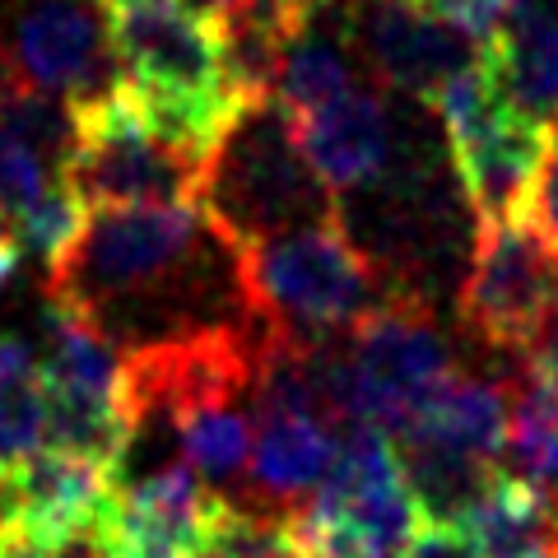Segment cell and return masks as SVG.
<instances>
[{
  "mask_svg": "<svg viewBox=\"0 0 558 558\" xmlns=\"http://www.w3.org/2000/svg\"><path fill=\"white\" fill-rule=\"evenodd\" d=\"M344 354V418L349 428L368 424L396 438L414 424V414L442 391L457 373L451 340L428 299L396 293L368 322H359L340 340Z\"/></svg>",
  "mask_w": 558,
  "mask_h": 558,
  "instance_id": "obj_6",
  "label": "cell"
},
{
  "mask_svg": "<svg viewBox=\"0 0 558 558\" xmlns=\"http://www.w3.org/2000/svg\"><path fill=\"white\" fill-rule=\"evenodd\" d=\"M242 405L247 400H238V396H215V400H191V405H182L168 418L182 461L196 470L209 494L238 484L252 465L256 418Z\"/></svg>",
  "mask_w": 558,
  "mask_h": 558,
  "instance_id": "obj_18",
  "label": "cell"
},
{
  "mask_svg": "<svg viewBox=\"0 0 558 558\" xmlns=\"http://www.w3.org/2000/svg\"><path fill=\"white\" fill-rule=\"evenodd\" d=\"M215 494L186 461H168L149 475L121 480L108 521L98 526L112 558H191Z\"/></svg>",
  "mask_w": 558,
  "mask_h": 558,
  "instance_id": "obj_15",
  "label": "cell"
},
{
  "mask_svg": "<svg viewBox=\"0 0 558 558\" xmlns=\"http://www.w3.org/2000/svg\"><path fill=\"white\" fill-rule=\"evenodd\" d=\"M461 326L494 354L521 359L558 312V256L531 219L480 223L457 289Z\"/></svg>",
  "mask_w": 558,
  "mask_h": 558,
  "instance_id": "obj_10",
  "label": "cell"
},
{
  "mask_svg": "<svg viewBox=\"0 0 558 558\" xmlns=\"http://www.w3.org/2000/svg\"><path fill=\"white\" fill-rule=\"evenodd\" d=\"M322 5H340V10H373V5H400V0H322Z\"/></svg>",
  "mask_w": 558,
  "mask_h": 558,
  "instance_id": "obj_30",
  "label": "cell"
},
{
  "mask_svg": "<svg viewBox=\"0 0 558 558\" xmlns=\"http://www.w3.org/2000/svg\"><path fill=\"white\" fill-rule=\"evenodd\" d=\"M121 84L140 98L242 102L223 75L219 20L191 0H108Z\"/></svg>",
  "mask_w": 558,
  "mask_h": 558,
  "instance_id": "obj_11",
  "label": "cell"
},
{
  "mask_svg": "<svg viewBox=\"0 0 558 558\" xmlns=\"http://www.w3.org/2000/svg\"><path fill=\"white\" fill-rule=\"evenodd\" d=\"M47 354L43 377L51 396L47 447L75 451L98 465L121 470L131 447L126 418V359L94 322L61 303H47Z\"/></svg>",
  "mask_w": 558,
  "mask_h": 558,
  "instance_id": "obj_9",
  "label": "cell"
},
{
  "mask_svg": "<svg viewBox=\"0 0 558 558\" xmlns=\"http://www.w3.org/2000/svg\"><path fill=\"white\" fill-rule=\"evenodd\" d=\"M47 293L94 322L121 359L252 326L242 252L196 201L89 209L75 247L47 270Z\"/></svg>",
  "mask_w": 558,
  "mask_h": 558,
  "instance_id": "obj_1",
  "label": "cell"
},
{
  "mask_svg": "<svg viewBox=\"0 0 558 558\" xmlns=\"http://www.w3.org/2000/svg\"><path fill=\"white\" fill-rule=\"evenodd\" d=\"M508 381L451 373L442 391L414 414V424L396 433L391 442L418 517L461 526L484 488L502 475L498 461L508 457Z\"/></svg>",
  "mask_w": 558,
  "mask_h": 558,
  "instance_id": "obj_4",
  "label": "cell"
},
{
  "mask_svg": "<svg viewBox=\"0 0 558 558\" xmlns=\"http://www.w3.org/2000/svg\"><path fill=\"white\" fill-rule=\"evenodd\" d=\"M414 5H418V10H428L433 20L451 24L457 33H465L470 43L488 47V38L498 33V24L508 20L512 0H414Z\"/></svg>",
  "mask_w": 558,
  "mask_h": 558,
  "instance_id": "obj_23",
  "label": "cell"
},
{
  "mask_svg": "<svg viewBox=\"0 0 558 558\" xmlns=\"http://www.w3.org/2000/svg\"><path fill=\"white\" fill-rule=\"evenodd\" d=\"M201 163L140 117L126 84L75 112V145L61 163V182L75 191L84 209L117 205H168L196 201Z\"/></svg>",
  "mask_w": 558,
  "mask_h": 558,
  "instance_id": "obj_7",
  "label": "cell"
},
{
  "mask_svg": "<svg viewBox=\"0 0 558 558\" xmlns=\"http://www.w3.org/2000/svg\"><path fill=\"white\" fill-rule=\"evenodd\" d=\"M57 168H51L28 140L0 117V219L5 229L24 215L33 201H43L51 186H57Z\"/></svg>",
  "mask_w": 558,
  "mask_h": 558,
  "instance_id": "obj_22",
  "label": "cell"
},
{
  "mask_svg": "<svg viewBox=\"0 0 558 558\" xmlns=\"http://www.w3.org/2000/svg\"><path fill=\"white\" fill-rule=\"evenodd\" d=\"M51 396L43 359L20 336H0V470H14L47 451Z\"/></svg>",
  "mask_w": 558,
  "mask_h": 558,
  "instance_id": "obj_19",
  "label": "cell"
},
{
  "mask_svg": "<svg viewBox=\"0 0 558 558\" xmlns=\"http://www.w3.org/2000/svg\"><path fill=\"white\" fill-rule=\"evenodd\" d=\"M512 414H508V457L512 475L531 480L535 488L558 494V391L539 387V381H508Z\"/></svg>",
  "mask_w": 558,
  "mask_h": 558,
  "instance_id": "obj_20",
  "label": "cell"
},
{
  "mask_svg": "<svg viewBox=\"0 0 558 558\" xmlns=\"http://www.w3.org/2000/svg\"><path fill=\"white\" fill-rule=\"evenodd\" d=\"M400 558H480V549H475V539L465 535V526H451V521H424Z\"/></svg>",
  "mask_w": 558,
  "mask_h": 558,
  "instance_id": "obj_25",
  "label": "cell"
},
{
  "mask_svg": "<svg viewBox=\"0 0 558 558\" xmlns=\"http://www.w3.org/2000/svg\"><path fill=\"white\" fill-rule=\"evenodd\" d=\"M526 219L558 256V131H549V149H545V163H539V172H535Z\"/></svg>",
  "mask_w": 558,
  "mask_h": 558,
  "instance_id": "obj_24",
  "label": "cell"
},
{
  "mask_svg": "<svg viewBox=\"0 0 558 558\" xmlns=\"http://www.w3.org/2000/svg\"><path fill=\"white\" fill-rule=\"evenodd\" d=\"M14 266H20V252H14V242L10 238H0V289L14 279Z\"/></svg>",
  "mask_w": 558,
  "mask_h": 558,
  "instance_id": "obj_29",
  "label": "cell"
},
{
  "mask_svg": "<svg viewBox=\"0 0 558 558\" xmlns=\"http://www.w3.org/2000/svg\"><path fill=\"white\" fill-rule=\"evenodd\" d=\"M242 289L252 322L275 340L330 344L396 299L373 256L349 238L344 219L275 233L242 252Z\"/></svg>",
  "mask_w": 558,
  "mask_h": 558,
  "instance_id": "obj_2",
  "label": "cell"
},
{
  "mask_svg": "<svg viewBox=\"0 0 558 558\" xmlns=\"http://www.w3.org/2000/svg\"><path fill=\"white\" fill-rule=\"evenodd\" d=\"M252 418H256V438H252L247 480L256 508L303 512L326 484L330 465H336L344 433L303 410H256Z\"/></svg>",
  "mask_w": 558,
  "mask_h": 558,
  "instance_id": "obj_16",
  "label": "cell"
},
{
  "mask_svg": "<svg viewBox=\"0 0 558 558\" xmlns=\"http://www.w3.org/2000/svg\"><path fill=\"white\" fill-rule=\"evenodd\" d=\"M0 65L28 94L57 98L70 112L121 89L108 0H5Z\"/></svg>",
  "mask_w": 558,
  "mask_h": 558,
  "instance_id": "obj_8",
  "label": "cell"
},
{
  "mask_svg": "<svg viewBox=\"0 0 558 558\" xmlns=\"http://www.w3.org/2000/svg\"><path fill=\"white\" fill-rule=\"evenodd\" d=\"M117 502V470L75 451L47 447L33 461L0 470V531H20L65 554L94 535Z\"/></svg>",
  "mask_w": 558,
  "mask_h": 558,
  "instance_id": "obj_12",
  "label": "cell"
},
{
  "mask_svg": "<svg viewBox=\"0 0 558 558\" xmlns=\"http://www.w3.org/2000/svg\"><path fill=\"white\" fill-rule=\"evenodd\" d=\"M65 558H112L108 549H102V539H98V531L94 535H84V539H75V545L65 549Z\"/></svg>",
  "mask_w": 558,
  "mask_h": 558,
  "instance_id": "obj_28",
  "label": "cell"
},
{
  "mask_svg": "<svg viewBox=\"0 0 558 558\" xmlns=\"http://www.w3.org/2000/svg\"><path fill=\"white\" fill-rule=\"evenodd\" d=\"M0 558H61V554L38 545V539L20 535V531H0Z\"/></svg>",
  "mask_w": 558,
  "mask_h": 558,
  "instance_id": "obj_27",
  "label": "cell"
},
{
  "mask_svg": "<svg viewBox=\"0 0 558 558\" xmlns=\"http://www.w3.org/2000/svg\"><path fill=\"white\" fill-rule=\"evenodd\" d=\"M84 219H89V209L80 205V196L65 182H57L43 201H33L24 215L10 223V242H14L20 256H38L51 270L70 247H75Z\"/></svg>",
  "mask_w": 558,
  "mask_h": 558,
  "instance_id": "obj_21",
  "label": "cell"
},
{
  "mask_svg": "<svg viewBox=\"0 0 558 558\" xmlns=\"http://www.w3.org/2000/svg\"><path fill=\"white\" fill-rule=\"evenodd\" d=\"M521 368H526V377L539 381V387L558 391V312L539 326V336L521 349Z\"/></svg>",
  "mask_w": 558,
  "mask_h": 558,
  "instance_id": "obj_26",
  "label": "cell"
},
{
  "mask_svg": "<svg viewBox=\"0 0 558 558\" xmlns=\"http://www.w3.org/2000/svg\"><path fill=\"white\" fill-rule=\"evenodd\" d=\"M293 131H299L303 159L336 201L377 186L396 168V117L377 80L359 84L330 108L293 117Z\"/></svg>",
  "mask_w": 558,
  "mask_h": 558,
  "instance_id": "obj_14",
  "label": "cell"
},
{
  "mask_svg": "<svg viewBox=\"0 0 558 558\" xmlns=\"http://www.w3.org/2000/svg\"><path fill=\"white\" fill-rule=\"evenodd\" d=\"M484 61L521 117L558 131V0H512Z\"/></svg>",
  "mask_w": 558,
  "mask_h": 558,
  "instance_id": "obj_17",
  "label": "cell"
},
{
  "mask_svg": "<svg viewBox=\"0 0 558 558\" xmlns=\"http://www.w3.org/2000/svg\"><path fill=\"white\" fill-rule=\"evenodd\" d=\"M196 205L238 252L340 215L336 196L303 159L293 117L275 98H252L233 112L205 159Z\"/></svg>",
  "mask_w": 558,
  "mask_h": 558,
  "instance_id": "obj_3",
  "label": "cell"
},
{
  "mask_svg": "<svg viewBox=\"0 0 558 558\" xmlns=\"http://www.w3.org/2000/svg\"><path fill=\"white\" fill-rule=\"evenodd\" d=\"M349 43H354L363 70L381 89L410 94L418 102H428V108L438 102V94L451 80L465 75L484 57L480 43H470L465 33L433 20L414 0L354 10L349 14Z\"/></svg>",
  "mask_w": 558,
  "mask_h": 558,
  "instance_id": "obj_13",
  "label": "cell"
},
{
  "mask_svg": "<svg viewBox=\"0 0 558 558\" xmlns=\"http://www.w3.org/2000/svg\"><path fill=\"white\" fill-rule=\"evenodd\" d=\"M433 112L442 121L457 186L470 205V219L508 223L526 219L535 172L545 163L549 131L526 121L508 98H502L494 70L480 57L438 94Z\"/></svg>",
  "mask_w": 558,
  "mask_h": 558,
  "instance_id": "obj_5",
  "label": "cell"
}]
</instances>
